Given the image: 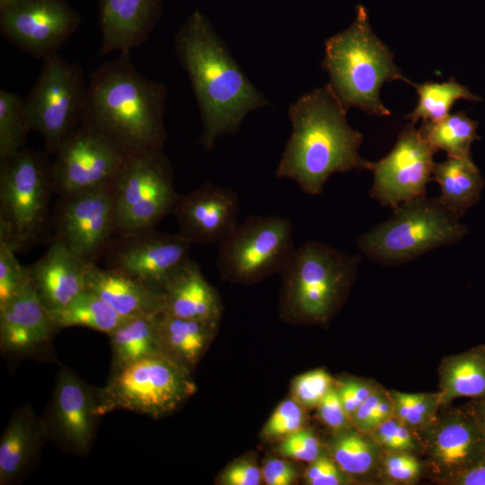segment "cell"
Instances as JSON below:
<instances>
[{
    "mask_svg": "<svg viewBox=\"0 0 485 485\" xmlns=\"http://www.w3.org/2000/svg\"><path fill=\"white\" fill-rule=\"evenodd\" d=\"M333 384V379L323 369L306 372L293 382L294 399L304 408H317Z\"/></svg>",
    "mask_w": 485,
    "mask_h": 485,
    "instance_id": "cell-40",
    "label": "cell"
},
{
    "mask_svg": "<svg viewBox=\"0 0 485 485\" xmlns=\"http://www.w3.org/2000/svg\"><path fill=\"white\" fill-rule=\"evenodd\" d=\"M322 67L330 76L328 86L347 111L353 107L375 116H389L380 99L384 83L408 80L389 48L373 31L366 9L356 6V16L344 31L324 43Z\"/></svg>",
    "mask_w": 485,
    "mask_h": 485,
    "instance_id": "cell-4",
    "label": "cell"
},
{
    "mask_svg": "<svg viewBox=\"0 0 485 485\" xmlns=\"http://www.w3.org/2000/svg\"><path fill=\"white\" fill-rule=\"evenodd\" d=\"M419 94V101L416 108L406 116L411 124H415L419 119L436 121L449 114L454 103L460 99L481 101L482 99L473 94L466 86L462 85L450 78L444 83L425 82L423 84H414Z\"/></svg>",
    "mask_w": 485,
    "mask_h": 485,
    "instance_id": "cell-33",
    "label": "cell"
},
{
    "mask_svg": "<svg viewBox=\"0 0 485 485\" xmlns=\"http://www.w3.org/2000/svg\"><path fill=\"white\" fill-rule=\"evenodd\" d=\"M31 130L25 99L20 94L0 90V161L18 154Z\"/></svg>",
    "mask_w": 485,
    "mask_h": 485,
    "instance_id": "cell-34",
    "label": "cell"
},
{
    "mask_svg": "<svg viewBox=\"0 0 485 485\" xmlns=\"http://www.w3.org/2000/svg\"><path fill=\"white\" fill-rule=\"evenodd\" d=\"M128 156L107 137L80 126L51 163L53 190L68 197L112 185Z\"/></svg>",
    "mask_w": 485,
    "mask_h": 485,
    "instance_id": "cell-13",
    "label": "cell"
},
{
    "mask_svg": "<svg viewBox=\"0 0 485 485\" xmlns=\"http://www.w3.org/2000/svg\"><path fill=\"white\" fill-rule=\"evenodd\" d=\"M16 252L12 244L0 239V304L31 283L28 267L20 264Z\"/></svg>",
    "mask_w": 485,
    "mask_h": 485,
    "instance_id": "cell-36",
    "label": "cell"
},
{
    "mask_svg": "<svg viewBox=\"0 0 485 485\" xmlns=\"http://www.w3.org/2000/svg\"><path fill=\"white\" fill-rule=\"evenodd\" d=\"M11 0H0V8L4 7Z\"/></svg>",
    "mask_w": 485,
    "mask_h": 485,
    "instance_id": "cell-49",
    "label": "cell"
},
{
    "mask_svg": "<svg viewBox=\"0 0 485 485\" xmlns=\"http://www.w3.org/2000/svg\"><path fill=\"white\" fill-rule=\"evenodd\" d=\"M196 392L190 370L160 353L112 371L95 388L96 414L126 410L154 419L176 410Z\"/></svg>",
    "mask_w": 485,
    "mask_h": 485,
    "instance_id": "cell-8",
    "label": "cell"
},
{
    "mask_svg": "<svg viewBox=\"0 0 485 485\" xmlns=\"http://www.w3.org/2000/svg\"><path fill=\"white\" fill-rule=\"evenodd\" d=\"M164 84L140 74L130 52L119 53L89 75L81 126L110 140L127 155L163 151Z\"/></svg>",
    "mask_w": 485,
    "mask_h": 485,
    "instance_id": "cell-2",
    "label": "cell"
},
{
    "mask_svg": "<svg viewBox=\"0 0 485 485\" xmlns=\"http://www.w3.org/2000/svg\"><path fill=\"white\" fill-rule=\"evenodd\" d=\"M86 264L59 239L28 267L30 282L47 311L61 308L86 289Z\"/></svg>",
    "mask_w": 485,
    "mask_h": 485,
    "instance_id": "cell-22",
    "label": "cell"
},
{
    "mask_svg": "<svg viewBox=\"0 0 485 485\" xmlns=\"http://www.w3.org/2000/svg\"><path fill=\"white\" fill-rule=\"evenodd\" d=\"M438 372L441 407L457 398H485V350L482 348L444 358Z\"/></svg>",
    "mask_w": 485,
    "mask_h": 485,
    "instance_id": "cell-28",
    "label": "cell"
},
{
    "mask_svg": "<svg viewBox=\"0 0 485 485\" xmlns=\"http://www.w3.org/2000/svg\"><path fill=\"white\" fill-rule=\"evenodd\" d=\"M48 439L43 418L30 405L16 410L0 439V484H11L22 477Z\"/></svg>",
    "mask_w": 485,
    "mask_h": 485,
    "instance_id": "cell-24",
    "label": "cell"
},
{
    "mask_svg": "<svg viewBox=\"0 0 485 485\" xmlns=\"http://www.w3.org/2000/svg\"><path fill=\"white\" fill-rule=\"evenodd\" d=\"M51 163L27 147L0 161V239L18 251L40 242L47 231Z\"/></svg>",
    "mask_w": 485,
    "mask_h": 485,
    "instance_id": "cell-7",
    "label": "cell"
},
{
    "mask_svg": "<svg viewBox=\"0 0 485 485\" xmlns=\"http://www.w3.org/2000/svg\"><path fill=\"white\" fill-rule=\"evenodd\" d=\"M478 121L471 119L464 111L448 114L436 120H424L419 128L424 138L447 156L465 157L471 154V146L481 137L476 129Z\"/></svg>",
    "mask_w": 485,
    "mask_h": 485,
    "instance_id": "cell-32",
    "label": "cell"
},
{
    "mask_svg": "<svg viewBox=\"0 0 485 485\" xmlns=\"http://www.w3.org/2000/svg\"><path fill=\"white\" fill-rule=\"evenodd\" d=\"M432 180L441 189L438 200L458 217L480 200L484 181L472 155L435 163Z\"/></svg>",
    "mask_w": 485,
    "mask_h": 485,
    "instance_id": "cell-27",
    "label": "cell"
},
{
    "mask_svg": "<svg viewBox=\"0 0 485 485\" xmlns=\"http://www.w3.org/2000/svg\"><path fill=\"white\" fill-rule=\"evenodd\" d=\"M191 243L178 234L155 229L115 235L103 258L107 269L121 272L163 292L166 284L190 260Z\"/></svg>",
    "mask_w": 485,
    "mask_h": 485,
    "instance_id": "cell-15",
    "label": "cell"
},
{
    "mask_svg": "<svg viewBox=\"0 0 485 485\" xmlns=\"http://www.w3.org/2000/svg\"><path fill=\"white\" fill-rule=\"evenodd\" d=\"M288 118L292 131L276 170L278 178L289 179L304 193L315 196L334 173L371 171L374 163L359 154L363 135L350 127L347 110L328 84L291 103Z\"/></svg>",
    "mask_w": 485,
    "mask_h": 485,
    "instance_id": "cell-3",
    "label": "cell"
},
{
    "mask_svg": "<svg viewBox=\"0 0 485 485\" xmlns=\"http://www.w3.org/2000/svg\"><path fill=\"white\" fill-rule=\"evenodd\" d=\"M163 151L128 155L114 182L116 235L155 229L179 198Z\"/></svg>",
    "mask_w": 485,
    "mask_h": 485,
    "instance_id": "cell-9",
    "label": "cell"
},
{
    "mask_svg": "<svg viewBox=\"0 0 485 485\" xmlns=\"http://www.w3.org/2000/svg\"><path fill=\"white\" fill-rule=\"evenodd\" d=\"M96 406L95 388H91L69 368L63 367L47 415L43 417L48 438L69 452L86 454L100 418Z\"/></svg>",
    "mask_w": 485,
    "mask_h": 485,
    "instance_id": "cell-18",
    "label": "cell"
},
{
    "mask_svg": "<svg viewBox=\"0 0 485 485\" xmlns=\"http://www.w3.org/2000/svg\"><path fill=\"white\" fill-rule=\"evenodd\" d=\"M278 452L284 457L308 463L322 454L318 437L311 429L304 428L284 437Z\"/></svg>",
    "mask_w": 485,
    "mask_h": 485,
    "instance_id": "cell-41",
    "label": "cell"
},
{
    "mask_svg": "<svg viewBox=\"0 0 485 485\" xmlns=\"http://www.w3.org/2000/svg\"><path fill=\"white\" fill-rule=\"evenodd\" d=\"M369 437L382 452L413 453L418 449L416 432L392 416L375 428Z\"/></svg>",
    "mask_w": 485,
    "mask_h": 485,
    "instance_id": "cell-37",
    "label": "cell"
},
{
    "mask_svg": "<svg viewBox=\"0 0 485 485\" xmlns=\"http://www.w3.org/2000/svg\"><path fill=\"white\" fill-rule=\"evenodd\" d=\"M478 401L470 408L474 414L481 430L485 437V398Z\"/></svg>",
    "mask_w": 485,
    "mask_h": 485,
    "instance_id": "cell-48",
    "label": "cell"
},
{
    "mask_svg": "<svg viewBox=\"0 0 485 485\" xmlns=\"http://www.w3.org/2000/svg\"><path fill=\"white\" fill-rule=\"evenodd\" d=\"M450 485H485V454L469 468L447 481Z\"/></svg>",
    "mask_w": 485,
    "mask_h": 485,
    "instance_id": "cell-47",
    "label": "cell"
},
{
    "mask_svg": "<svg viewBox=\"0 0 485 485\" xmlns=\"http://www.w3.org/2000/svg\"><path fill=\"white\" fill-rule=\"evenodd\" d=\"M156 318L162 352L190 370L212 340L217 322L181 318L163 310Z\"/></svg>",
    "mask_w": 485,
    "mask_h": 485,
    "instance_id": "cell-26",
    "label": "cell"
},
{
    "mask_svg": "<svg viewBox=\"0 0 485 485\" xmlns=\"http://www.w3.org/2000/svg\"><path fill=\"white\" fill-rule=\"evenodd\" d=\"M156 316L157 314L128 319L109 335L111 372L144 357L163 353Z\"/></svg>",
    "mask_w": 485,
    "mask_h": 485,
    "instance_id": "cell-29",
    "label": "cell"
},
{
    "mask_svg": "<svg viewBox=\"0 0 485 485\" xmlns=\"http://www.w3.org/2000/svg\"><path fill=\"white\" fill-rule=\"evenodd\" d=\"M378 467L385 481L393 484H412L419 479L423 464L413 453L382 452Z\"/></svg>",
    "mask_w": 485,
    "mask_h": 485,
    "instance_id": "cell-38",
    "label": "cell"
},
{
    "mask_svg": "<svg viewBox=\"0 0 485 485\" xmlns=\"http://www.w3.org/2000/svg\"><path fill=\"white\" fill-rule=\"evenodd\" d=\"M172 214L191 244H218L238 225L239 199L232 189L207 182L179 195Z\"/></svg>",
    "mask_w": 485,
    "mask_h": 485,
    "instance_id": "cell-19",
    "label": "cell"
},
{
    "mask_svg": "<svg viewBox=\"0 0 485 485\" xmlns=\"http://www.w3.org/2000/svg\"><path fill=\"white\" fill-rule=\"evenodd\" d=\"M55 238L84 264H97L116 235L114 184L59 197Z\"/></svg>",
    "mask_w": 485,
    "mask_h": 485,
    "instance_id": "cell-14",
    "label": "cell"
},
{
    "mask_svg": "<svg viewBox=\"0 0 485 485\" xmlns=\"http://www.w3.org/2000/svg\"><path fill=\"white\" fill-rule=\"evenodd\" d=\"M41 71L25 98L31 130L44 139L46 150L56 155L80 126L87 84L82 67L57 53L43 60Z\"/></svg>",
    "mask_w": 485,
    "mask_h": 485,
    "instance_id": "cell-10",
    "label": "cell"
},
{
    "mask_svg": "<svg viewBox=\"0 0 485 485\" xmlns=\"http://www.w3.org/2000/svg\"><path fill=\"white\" fill-rule=\"evenodd\" d=\"M331 457L349 477H363L378 467L381 450L354 427L335 432L330 444Z\"/></svg>",
    "mask_w": 485,
    "mask_h": 485,
    "instance_id": "cell-31",
    "label": "cell"
},
{
    "mask_svg": "<svg viewBox=\"0 0 485 485\" xmlns=\"http://www.w3.org/2000/svg\"><path fill=\"white\" fill-rule=\"evenodd\" d=\"M386 221L359 235L360 251L382 265L411 261L434 249L460 242L467 227L437 198L419 197L392 208Z\"/></svg>",
    "mask_w": 485,
    "mask_h": 485,
    "instance_id": "cell-6",
    "label": "cell"
},
{
    "mask_svg": "<svg viewBox=\"0 0 485 485\" xmlns=\"http://www.w3.org/2000/svg\"><path fill=\"white\" fill-rule=\"evenodd\" d=\"M349 478L331 456L323 454L311 462L304 472V481L309 485L348 484Z\"/></svg>",
    "mask_w": 485,
    "mask_h": 485,
    "instance_id": "cell-43",
    "label": "cell"
},
{
    "mask_svg": "<svg viewBox=\"0 0 485 485\" xmlns=\"http://www.w3.org/2000/svg\"><path fill=\"white\" fill-rule=\"evenodd\" d=\"M304 407L294 400L283 401L271 414L262 429L266 439L286 437L304 428Z\"/></svg>",
    "mask_w": 485,
    "mask_h": 485,
    "instance_id": "cell-39",
    "label": "cell"
},
{
    "mask_svg": "<svg viewBox=\"0 0 485 485\" xmlns=\"http://www.w3.org/2000/svg\"><path fill=\"white\" fill-rule=\"evenodd\" d=\"M261 472L268 485H292L297 478L295 467L290 463L278 458L269 459Z\"/></svg>",
    "mask_w": 485,
    "mask_h": 485,
    "instance_id": "cell-46",
    "label": "cell"
},
{
    "mask_svg": "<svg viewBox=\"0 0 485 485\" xmlns=\"http://www.w3.org/2000/svg\"><path fill=\"white\" fill-rule=\"evenodd\" d=\"M86 289L127 319L155 315L163 310V293L97 264L86 266Z\"/></svg>",
    "mask_w": 485,
    "mask_h": 485,
    "instance_id": "cell-23",
    "label": "cell"
},
{
    "mask_svg": "<svg viewBox=\"0 0 485 485\" xmlns=\"http://www.w3.org/2000/svg\"><path fill=\"white\" fill-rule=\"evenodd\" d=\"M295 249L288 217L251 216L218 243L216 266L225 280L255 283L281 273Z\"/></svg>",
    "mask_w": 485,
    "mask_h": 485,
    "instance_id": "cell-11",
    "label": "cell"
},
{
    "mask_svg": "<svg viewBox=\"0 0 485 485\" xmlns=\"http://www.w3.org/2000/svg\"><path fill=\"white\" fill-rule=\"evenodd\" d=\"M81 23L66 0H11L0 8V32L18 49L44 59L58 53Z\"/></svg>",
    "mask_w": 485,
    "mask_h": 485,
    "instance_id": "cell-12",
    "label": "cell"
},
{
    "mask_svg": "<svg viewBox=\"0 0 485 485\" xmlns=\"http://www.w3.org/2000/svg\"><path fill=\"white\" fill-rule=\"evenodd\" d=\"M422 434L427 463L439 481L461 473L485 454V437L470 408L437 414Z\"/></svg>",
    "mask_w": 485,
    "mask_h": 485,
    "instance_id": "cell-17",
    "label": "cell"
},
{
    "mask_svg": "<svg viewBox=\"0 0 485 485\" xmlns=\"http://www.w3.org/2000/svg\"><path fill=\"white\" fill-rule=\"evenodd\" d=\"M262 472L249 461H238L231 464L221 475L220 481L225 485H259Z\"/></svg>",
    "mask_w": 485,
    "mask_h": 485,
    "instance_id": "cell-45",
    "label": "cell"
},
{
    "mask_svg": "<svg viewBox=\"0 0 485 485\" xmlns=\"http://www.w3.org/2000/svg\"><path fill=\"white\" fill-rule=\"evenodd\" d=\"M174 48L197 100L203 126L198 143L206 150L218 137L234 134L248 113L269 105L200 11L175 33Z\"/></svg>",
    "mask_w": 485,
    "mask_h": 485,
    "instance_id": "cell-1",
    "label": "cell"
},
{
    "mask_svg": "<svg viewBox=\"0 0 485 485\" xmlns=\"http://www.w3.org/2000/svg\"><path fill=\"white\" fill-rule=\"evenodd\" d=\"M437 151L414 124L406 125L389 154L373 163L371 197L381 206L394 208L426 196Z\"/></svg>",
    "mask_w": 485,
    "mask_h": 485,
    "instance_id": "cell-16",
    "label": "cell"
},
{
    "mask_svg": "<svg viewBox=\"0 0 485 485\" xmlns=\"http://www.w3.org/2000/svg\"><path fill=\"white\" fill-rule=\"evenodd\" d=\"M162 293L164 312L181 318L218 322L222 310L220 297L194 260L190 259Z\"/></svg>",
    "mask_w": 485,
    "mask_h": 485,
    "instance_id": "cell-25",
    "label": "cell"
},
{
    "mask_svg": "<svg viewBox=\"0 0 485 485\" xmlns=\"http://www.w3.org/2000/svg\"><path fill=\"white\" fill-rule=\"evenodd\" d=\"M334 383L350 419L358 407L380 387L374 381L366 379L349 378Z\"/></svg>",
    "mask_w": 485,
    "mask_h": 485,
    "instance_id": "cell-42",
    "label": "cell"
},
{
    "mask_svg": "<svg viewBox=\"0 0 485 485\" xmlns=\"http://www.w3.org/2000/svg\"><path fill=\"white\" fill-rule=\"evenodd\" d=\"M48 313L57 331L80 326L104 332L108 336L128 320L88 289L66 305Z\"/></svg>",
    "mask_w": 485,
    "mask_h": 485,
    "instance_id": "cell-30",
    "label": "cell"
},
{
    "mask_svg": "<svg viewBox=\"0 0 485 485\" xmlns=\"http://www.w3.org/2000/svg\"><path fill=\"white\" fill-rule=\"evenodd\" d=\"M360 260L359 255L318 241L295 248L280 273L284 312L298 321H328L354 280Z\"/></svg>",
    "mask_w": 485,
    "mask_h": 485,
    "instance_id": "cell-5",
    "label": "cell"
},
{
    "mask_svg": "<svg viewBox=\"0 0 485 485\" xmlns=\"http://www.w3.org/2000/svg\"><path fill=\"white\" fill-rule=\"evenodd\" d=\"M321 421L335 432L353 427L339 396L335 383L317 406Z\"/></svg>",
    "mask_w": 485,
    "mask_h": 485,
    "instance_id": "cell-44",
    "label": "cell"
},
{
    "mask_svg": "<svg viewBox=\"0 0 485 485\" xmlns=\"http://www.w3.org/2000/svg\"><path fill=\"white\" fill-rule=\"evenodd\" d=\"M57 331L31 283L0 304V347L4 354L32 357L47 348Z\"/></svg>",
    "mask_w": 485,
    "mask_h": 485,
    "instance_id": "cell-20",
    "label": "cell"
},
{
    "mask_svg": "<svg viewBox=\"0 0 485 485\" xmlns=\"http://www.w3.org/2000/svg\"><path fill=\"white\" fill-rule=\"evenodd\" d=\"M163 0H99L101 56L130 52L144 44L163 13Z\"/></svg>",
    "mask_w": 485,
    "mask_h": 485,
    "instance_id": "cell-21",
    "label": "cell"
},
{
    "mask_svg": "<svg viewBox=\"0 0 485 485\" xmlns=\"http://www.w3.org/2000/svg\"><path fill=\"white\" fill-rule=\"evenodd\" d=\"M393 416L416 433L428 427L441 407L438 392L408 393L389 391Z\"/></svg>",
    "mask_w": 485,
    "mask_h": 485,
    "instance_id": "cell-35",
    "label": "cell"
}]
</instances>
